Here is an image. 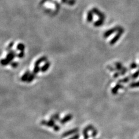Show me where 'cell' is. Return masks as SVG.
<instances>
[{"label": "cell", "instance_id": "cell-2", "mask_svg": "<svg viewBox=\"0 0 139 139\" xmlns=\"http://www.w3.org/2000/svg\"><path fill=\"white\" fill-rule=\"evenodd\" d=\"M78 132H79V129L77 128V127L74 129H72L69 130V131H67V132L63 133L62 135V137H68V136H71V135H74V134H77Z\"/></svg>", "mask_w": 139, "mask_h": 139}, {"label": "cell", "instance_id": "cell-9", "mask_svg": "<svg viewBox=\"0 0 139 139\" xmlns=\"http://www.w3.org/2000/svg\"><path fill=\"white\" fill-rule=\"evenodd\" d=\"M97 133H98V132H97V130L95 129H94V131H92V135H91V136H92V137H96V135H97Z\"/></svg>", "mask_w": 139, "mask_h": 139}, {"label": "cell", "instance_id": "cell-10", "mask_svg": "<svg viewBox=\"0 0 139 139\" xmlns=\"http://www.w3.org/2000/svg\"><path fill=\"white\" fill-rule=\"evenodd\" d=\"M60 127H59V126L57 125H56V126L53 127V130H54V131H55V132H59V130H60Z\"/></svg>", "mask_w": 139, "mask_h": 139}, {"label": "cell", "instance_id": "cell-6", "mask_svg": "<svg viewBox=\"0 0 139 139\" xmlns=\"http://www.w3.org/2000/svg\"><path fill=\"white\" fill-rule=\"evenodd\" d=\"M85 129L87 130V131H94V129H95V128L94 127V126H93V125H88V126H87L86 127H85Z\"/></svg>", "mask_w": 139, "mask_h": 139}, {"label": "cell", "instance_id": "cell-3", "mask_svg": "<svg viewBox=\"0 0 139 139\" xmlns=\"http://www.w3.org/2000/svg\"><path fill=\"white\" fill-rule=\"evenodd\" d=\"M73 118V115L71 114H67V115H65L64 118H63L61 119H60L59 121V122H60L61 124H65V123H67L68 122L70 121Z\"/></svg>", "mask_w": 139, "mask_h": 139}, {"label": "cell", "instance_id": "cell-5", "mask_svg": "<svg viewBox=\"0 0 139 139\" xmlns=\"http://www.w3.org/2000/svg\"><path fill=\"white\" fill-rule=\"evenodd\" d=\"M83 136L85 139H88L89 138V136L88 135V131H87L85 128L83 131Z\"/></svg>", "mask_w": 139, "mask_h": 139}, {"label": "cell", "instance_id": "cell-1", "mask_svg": "<svg viewBox=\"0 0 139 139\" xmlns=\"http://www.w3.org/2000/svg\"><path fill=\"white\" fill-rule=\"evenodd\" d=\"M41 124L44 125V126H46L50 127H53V128L56 126V125L55 123V121L51 118L48 121H45V120H42L41 122Z\"/></svg>", "mask_w": 139, "mask_h": 139}, {"label": "cell", "instance_id": "cell-11", "mask_svg": "<svg viewBox=\"0 0 139 139\" xmlns=\"http://www.w3.org/2000/svg\"><path fill=\"white\" fill-rule=\"evenodd\" d=\"M18 47H17V49H19V50H23V49H24V45H23L22 44H19L18 45Z\"/></svg>", "mask_w": 139, "mask_h": 139}, {"label": "cell", "instance_id": "cell-4", "mask_svg": "<svg viewBox=\"0 0 139 139\" xmlns=\"http://www.w3.org/2000/svg\"><path fill=\"white\" fill-rule=\"evenodd\" d=\"M50 118L52 119L53 120H54L55 121H60V116H59V114H55L52 115L50 117Z\"/></svg>", "mask_w": 139, "mask_h": 139}, {"label": "cell", "instance_id": "cell-8", "mask_svg": "<svg viewBox=\"0 0 139 139\" xmlns=\"http://www.w3.org/2000/svg\"><path fill=\"white\" fill-rule=\"evenodd\" d=\"M79 137H80V135L79 134H75V135H74L73 136H72L71 137L69 138V139H79Z\"/></svg>", "mask_w": 139, "mask_h": 139}, {"label": "cell", "instance_id": "cell-7", "mask_svg": "<svg viewBox=\"0 0 139 139\" xmlns=\"http://www.w3.org/2000/svg\"><path fill=\"white\" fill-rule=\"evenodd\" d=\"M49 67V63H47L46 64H45V66H44L42 68L41 70L42 71H45L47 70V69H48Z\"/></svg>", "mask_w": 139, "mask_h": 139}]
</instances>
